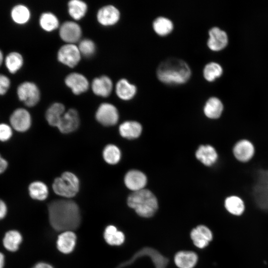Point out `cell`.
Returning <instances> with one entry per match:
<instances>
[{
  "instance_id": "cell-42",
  "label": "cell",
  "mask_w": 268,
  "mask_h": 268,
  "mask_svg": "<svg viewBox=\"0 0 268 268\" xmlns=\"http://www.w3.org/2000/svg\"><path fill=\"white\" fill-rule=\"evenodd\" d=\"M5 263V257L3 253L0 251V268H4Z\"/></svg>"
},
{
  "instance_id": "cell-33",
  "label": "cell",
  "mask_w": 268,
  "mask_h": 268,
  "mask_svg": "<svg viewBox=\"0 0 268 268\" xmlns=\"http://www.w3.org/2000/svg\"><path fill=\"white\" fill-rule=\"evenodd\" d=\"M104 238L108 244L113 246L121 245L125 241L124 233L113 225H109L106 228Z\"/></svg>"
},
{
  "instance_id": "cell-38",
  "label": "cell",
  "mask_w": 268,
  "mask_h": 268,
  "mask_svg": "<svg viewBox=\"0 0 268 268\" xmlns=\"http://www.w3.org/2000/svg\"><path fill=\"white\" fill-rule=\"evenodd\" d=\"M10 80L6 75L0 73V96L5 95L10 86Z\"/></svg>"
},
{
  "instance_id": "cell-41",
  "label": "cell",
  "mask_w": 268,
  "mask_h": 268,
  "mask_svg": "<svg viewBox=\"0 0 268 268\" xmlns=\"http://www.w3.org/2000/svg\"><path fill=\"white\" fill-rule=\"evenodd\" d=\"M32 268H53L51 265L45 263H38Z\"/></svg>"
},
{
  "instance_id": "cell-21",
  "label": "cell",
  "mask_w": 268,
  "mask_h": 268,
  "mask_svg": "<svg viewBox=\"0 0 268 268\" xmlns=\"http://www.w3.org/2000/svg\"><path fill=\"white\" fill-rule=\"evenodd\" d=\"M224 107L221 100L216 97H209L203 107L206 117L212 120L220 119L224 112Z\"/></svg>"
},
{
  "instance_id": "cell-18",
  "label": "cell",
  "mask_w": 268,
  "mask_h": 268,
  "mask_svg": "<svg viewBox=\"0 0 268 268\" xmlns=\"http://www.w3.org/2000/svg\"><path fill=\"white\" fill-rule=\"evenodd\" d=\"M197 158L207 166L216 163L219 159L217 150L212 145H201L196 153Z\"/></svg>"
},
{
  "instance_id": "cell-35",
  "label": "cell",
  "mask_w": 268,
  "mask_h": 268,
  "mask_svg": "<svg viewBox=\"0 0 268 268\" xmlns=\"http://www.w3.org/2000/svg\"><path fill=\"white\" fill-rule=\"evenodd\" d=\"M223 72L221 66L216 62L207 63L202 69V76L208 82H212L220 77Z\"/></svg>"
},
{
  "instance_id": "cell-15",
  "label": "cell",
  "mask_w": 268,
  "mask_h": 268,
  "mask_svg": "<svg viewBox=\"0 0 268 268\" xmlns=\"http://www.w3.org/2000/svg\"><path fill=\"white\" fill-rule=\"evenodd\" d=\"M124 183L129 189L135 192L144 189L147 183V178L142 172L132 170L126 174Z\"/></svg>"
},
{
  "instance_id": "cell-14",
  "label": "cell",
  "mask_w": 268,
  "mask_h": 268,
  "mask_svg": "<svg viewBox=\"0 0 268 268\" xmlns=\"http://www.w3.org/2000/svg\"><path fill=\"white\" fill-rule=\"evenodd\" d=\"M208 38L206 45L212 51H219L224 49L228 44L226 33L218 27L211 28L208 32Z\"/></svg>"
},
{
  "instance_id": "cell-9",
  "label": "cell",
  "mask_w": 268,
  "mask_h": 268,
  "mask_svg": "<svg viewBox=\"0 0 268 268\" xmlns=\"http://www.w3.org/2000/svg\"><path fill=\"white\" fill-rule=\"evenodd\" d=\"M81 55L77 45L75 44H66L59 49L57 59L62 64L74 67L80 61Z\"/></svg>"
},
{
  "instance_id": "cell-16",
  "label": "cell",
  "mask_w": 268,
  "mask_h": 268,
  "mask_svg": "<svg viewBox=\"0 0 268 268\" xmlns=\"http://www.w3.org/2000/svg\"><path fill=\"white\" fill-rule=\"evenodd\" d=\"M91 88L95 95L102 97H107L111 94L113 90V83L109 77L102 75L93 79Z\"/></svg>"
},
{
  "instance_id": "cell-30",
  "label": "cell",
  "mask_w": 268,
  "mask_h": 268,
  "mask_svg": "<svg viewBox=\"0 0 268 268\" xmlns=\"http://www.w3.org/2000/svg\"><path fill=\"white\" fill-rule=\"evenodd\" d=\"M88 7L87 4L80 0H71L67 3L69 16L75 20H79L85 15Z\"/></svg>"
},
{
  "instance_id": "cell-28",
  "label": "cell",
  "mask_w": 268,
  "mask_h": 268,
  "mask_svg": "<svg viewBox=\"0 0 268 268\" xmlns=\"http://www.w3.org/2000/svg\"><path fill=\"white\" fill-rule=\"evenodd\" d=\"M12 21L18 25L27 23L30 19L31 12L29 8L23 4L14 5L10 11Z\"/></svg>"
},
{
  "instance_id": "cell-20",
  "label": "cell",
  "mask_w": 268,
  "mask_h": 268,
  "mask_svg": "<svg viewBox=\"0 0 268 268\" xmlns=\"http://www.w3.org/2000/svg\"><path fill=\"white\" fill-rule=\"evenodd\" d=\"M191 238L196 247L203 248L212 239V233L206 226L199 225L192 230Z\"/></svg>"
},
{
  "instance_id": "cell-24",
  "label": "cell",
  "mask_w": 268,
  "mask_h": 268,
  "mask_svg": "<svg viewBox=\"0 0 268 268\" xmlns=\"http://www.w3.org/2000/svg\"><path fill=\"white\" fill-rule=\"evenodd\" d=\"M65 112V107L62 103H53L47 109L45 113V118L48 124L57 128Z\"/></svg>"
},
{
  "instance_id": "cell-26",
  "label": "cell",
  "mask_w": 268,
  "mask_h": 268,
  "mask_svg": "<svg viewBox=\"0 0 268 268\" xmlns=\"http://www.w3.org/2000/svg\"><path fill=\"white\" fill-rule=\"evenodd\" d=\"M141 131V125L136 121H125L119 127L120 135L123 137L129 139L137 138L140 135Z\"/></svg>"
},
{
  "instance_id": "cell-39",
  "label": "cell",
  "mask_w": 268,
  "mask_h": 268,
  "mask_svg": "<svg viewBox=\"0 0 268 268\" xmlns=\"http://www.w3.org/2000/svg\"><path fill=\"white\" fill-rule=\"evenodd\" d=\"M8 212V207L5 202L0 199V220L4 219Z\"/></svg>"
},
{
  "instance_id": "cell-19",
  "label": "cell",
  "mask_w": 268,
  "mask_h": 268,
  "mask_svg": "<svg viewBox=\"0 0 268 268\" xmlns=\"http://www.w3.org/2000/svg\"><path fill=\"white\" fill-rule=\"evenodd\" d=\"M117 96L121 100L129 101L136 94V86L126 78H121L116 83L115 87Z\"/></svg>"
},
{
  "instance_id": "cell-1",
  "label": "cell",
  "mask_w": 268,
  "mask_h": 268,
  "mask_svg": "<svg viewBox=\"0 0 268 268\" xmlns=\"http://www.w3.org/2000/svg\"><path fill=\"white\" fill-rule=\"evenodd\" d=\"M49 221L56 231H71L80 223V210L77 203L69 199L57 200L48 206Z\"/></svg>"
},
{
  "instance_id": "cell-40",
  "label": "cell",
  "mask_w": 268,
  "mask_h": 268,
  "mask_svg": "<svg viewBox=\"0 0 268 268\" xmlns=\"http://www.w3.org/2000/svg\"><path fill=\"white\" fill-rule=\"evenodd\" d=\"M8 167V162L0 153V175L4 173Z\"/></svg>"
},
{
  "instance_id": "cell-11",
  "label": "cell",
  "mask_w": 268,
  "mask_h": 268,
  "mask_svg": "<svg viewBox=\"0 0 268 268\" xmlns=\"http://www.w3.org/2000/svg\"><path fill=\"white\" fill-rule=\"evenodd\" d=\"M80 124V118L76 110L70 108L66 111L57 127L63 134H69L76 131Z\"/></svg>"
},
{
  "instance_id": "cell-22",
  "label": "cell",
  "mask_w": 268,
  "mask_h": 268,
  "mask_svg": "<svg viewBox=\"0 0 268 268\" xmlns=\"http://www.w3.org/2000/svg\"><path fill=\"white\" fill-rule=\"evenodd\" d=\"M22 241L21 233L17 230L11 229L7 231L4 234L2 244L6 251L14 253L19 250Z\"/></svg>"
},
{
  "instance_id": "cell-2",
  "label": "cell",
  "mask_w": 268,
  "mask_h": 268,
  "mask_svg": "<svg viewBox=\"0 0 268 268\" xmlns=\"http://www.w3.org/2000/svg\"><path fill=\"white\" fill-rule=\"evenodd\" d=\"M156 75L161 83L168 85L185 84L192 76V70L184 60L170 57L161 62L158 65Z\"/></svg>"
},
{
  "instance_id": "cell-5",
  "label": "cell",
  "mask_w": 268,
  "mask_h": 268,
  "mask_svg": "<svg viewBox=\"0 0 268 268\" xmlns=\"http://www.w3.org/2000/svg\"><path fill=\"white\" fill-rule=\"evenodd\" d=\"M16 93L18 99L27 107L36 105L40 100V91L37 85L31 81H24L17 87Z\"/></svg>"
},
{
  "instance_id": "cell-8",
  "label": "cell",
  "mask_w": 268,
  "mask_h": 268,
  "mask_svg": "<svg viewBox=\"0 0 268 268\" xmlns=\"http://www.w3.org/2000/svg\"><path fill=\"white\" fill-rule=\"evenodd\" d=\"M97 121L104 126L110 127L116 125L119 120V112L115 106L110 103H101L95 115Z\"/></svg>"
},
{
  "instance_id": "cell-34",
  "label": "cell",
  "mask_w": 268,
  "mask_h": 268,
  "mask_svg": "<svg viewBox=\"0 0 268 268\" xmlns=\"http://www.w3.org/2000/svg\"><path fill=\"white\" fill-rule=\"evenodd\" d=\"M102 157L106 163L109 165H115L119 162L121 158L120 148L114 144H108L103 148Z\"/></svg>"
},
{
  "instance_id": "cell-43",
  "label": "cell",
  "mask_w": 268,
  "mask_h": 268,
  "mask_svg": "<svg viewBox=\"0 0 268 268\" xmlns=\"http://www.w3.org/2000/svg\"><path fill=\"white\" fill-rule=\"evenodd\" d=\"M3 55L2 51L0 50V67L3 61Z\"/></svg>"
},
{
  "instance_id": "cell-17",
  "label": "cell",
  "mask_w": 268,
  "mask_h": 268,
  "mask_svg": "<svg viewBox=\"0 0 268 268\" xmlns=\"http://www.w3.org/2000/svg\"><path fill=\"white\" fill-rule=\"evenodd\" d=\"M223 204L228 213L236 216L242 215L246 210V205L244 200L237 195L227 196L225 198Z\"/></svg>"
},
{
  "instance_id": "cell-6",
  "label": "cell",
  "mask_w": 268,
  "mask_h": 268,
  "mask_svg": "<svg viewBox=\"0 0 268 268\" xmlns=\"http://www.w3.org/2000/svg\"><path fill=\"white\" fill-rule=\"evenodd\" d=\"M232 152L237 161L245 164L253 159L256 153V148L251 140L242 138L237 140L233 145Z\"/></svg>"
},
{
  "instance_id": "cell-25",
  "label": "cell",
  "mask_w": 268,
  "mask_h": 268,
  "mask_svg": "<svg viewBox=\"0 0 268 268\" xmlns=\"http://www.w3.org/2000/svg\"><path fill=\"white\" fill-rule=\"evenodd\" d=\"M152 26L156 34L161 37H165L170 35L174 28L173 21L164 16L156 17L152 22Z\"/></svg>"
},
{
  "instance_id": "cell-3",
  "label": "cell",
  "mask_w": 268,
  "mask_h": 268,
  "mask_svg": "<svg viewBox=\"0 0 268 268\" xmlns=\"http://www.w3.org/2000/svg\"><path fill=\"white\" fill-rule=\"evenodd\" d=\"M127 203L140 216H152L158 208L157 199L148 190L142 189L133 192L128 197Z\"/></svg>"
},
{
  "instance_id": "cell-13",
  "label": "cell",
  "mask_w": 268,
  "mask_h": 268,
  "mask_svg": "<svg viewBox=\"0 0 268 268\" xmlns=\"http://www.w3.org/2000/svg\"><path fill=\"white\" fill-rule=\"evenodd\" d=\"M65 84L75 95H80L86 92L90 86L87 78L82 74L72 72L65 79Z\"/></svg>"
},
{
  "instance_id": "cell-27",
  "label": "cell",
  "mask_w": 268,
  "mask_h": 268,
  "mask_svg": "<svg viewBox=\"0 0 268 268\" xmlns=\"http://www.w3.org/2000/svg\"><path fill=\"white\" fill-rule=\"evenodd\" d=\"M28 192L31 199L39 201L45 200L49 195L47 185L41 181H34L30 183L28 187Z\"/></svg>"
},
{
  "instance_id": "cell-37",
  "label": "cell",
  "mask_w": 268,
  "mask_h": 268,
  "mask_svg": "<svg viewBox=\"0 0 268 268\" xmlns=\"http://www.w3.org/2000/svg\"><path fill=\"white\" fill-rule=\"evenodd\" d=\"M13 131L9 124L0 123V142L9 141L13 136Z\"/></svg>"
},
{
  "instance_id": "cell-12",
  "label": "cell",
  "mask_w": 268,
  "mask_h": 268,
  "mask_svg": "<svg viewBox=\"0 0 268 268\" xmlns=\"http://www.w3.org/2000/svg\"><path fill=\"white\" fill-rule=\"evenodd\" d=\"M121 14L117 7L108 4L101 7L97 13L98 23L104 26H110L117 24L120 20Z\"/></svg>"
},
{
  "instance_id": "cell-36",
  "label": "cell",
  "mask_w": 268,
  "mask_h": 268,
  "mask_svg": "<svg viewBox=\"0 0 268 268\" xmlns=\"http://www.w3.org/2000/svg\"><path fill=\"white\" fill-rule=\"evenodd\" d=\"M81 56L89 58L94 55L96 52V46L94 42L89 39L80 40L77 45Z\"/></svg>"
},
{
  "instance_id": "cell-7",
  "label": "cell",
  "mask_w": 268,
  "mask_h": 268,
  "mask_svg": "<svg viewBox=\"0 0 268 268\" xmlns=\"http://www.w3.org/2000/svg\"><path fill=\"white\" fill-rule=\"evenodd\" d=\"M32 117L29 112L23 108L15 109L10 114L9 124L14 131L23 133L28 131L32 125Z\"/></svg>"
},
{
  "instance_id": "cell-23",
  "label": "cell",
  "mask_w": 268,
  "mask_h": 268,
  "mask_svg": "<svg viewBox=\"0 0 268 268\" xmlns=\"http://www.w3.org/2000/svg\"><path fill=\"white\" fill-rule=\"evenodd\" d=\"M76 240V235L72 231H64L58 236L57 248L61 252L69 254L73 250Z\"/></svg>"
},
{
  "instance_id": "cell-29",
  "label": "cell",
  "mask_w": 268,
  "mask_h": 268,
  "mask_svg": "<svg viewBox=\"0 0 268 268\" xmlns=\"http://www.w3.org/2000/svg\"><path fill=\"white\" fill-rule=\"evenodd\" d=\"M198 257L191 251H180L175 256L174 261L179 268H193L197 264Z\"/></svg>"
},
{
  "instance_id": "cell-10",
  "label": "cell",
  "mask_w": 268,
  "mask_h": 268,
  "mask_svg": "<svg viewBox=\"0 0 268 268\" xmlns=\"http://www.w3.org/2000/svg\"><path fill=\"white\" fill-rule=\"evenodd\" d=\"M81 35V28L74 21H66L59 27V36L66 44H75L80 40Z\"/></svg>"
},
{
  "instance_id": "cell-31",
  "label": "cell",
  "mask_w": 268,
  "mask_h": 268,
  "mask_svg": "<svg viewBox=\"0 0 268 268\" xmlns=\"http://www.w3.org/2000/svg\"><path fill=\"white\" fill-rule=\"evenodd\" d=\"M5 66L8 71L14 74L22 67L24 59L21 54L17 52H12L7 55L4 59Z\"/></svg>"
},
{
  "instance_id": "cell-32",
  "label": "cell",
  "mask_w": 268,
  "mask_h": 268,
  "mask_svg": "<svg viewBox=\"0 0 268 268\" xmlns=\"http://www.w3.org/2000/svg\"><path fill=\"white\" fill-rule=\"evenodd\" d=\"M41 28L46 32H52L60 27L59 20L56 15L51 12L41 14L39 18Z\"/></svg>"
},
{
  "instance_id": "cell-4",
  "label": "cell",
  "mask_w": 268,
  "mask_h": 268,
  "mask_svg": "<svg viewBox=\"0 0 268 268\" xmlns=\"http://www.w3.org/2000/svg\"><path fill=\"white\" fill-rule=\"evenodd\" d=\"M52 187L56 195L68 199L74 197L78 193L80 181L75 174L70 171H65L54 179Z\"/></svg>"
}]
</instances>
